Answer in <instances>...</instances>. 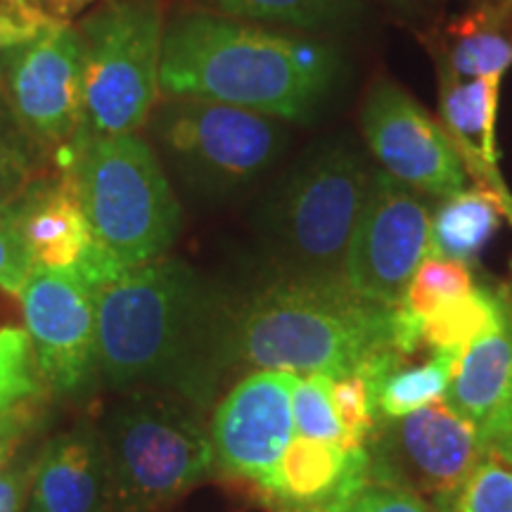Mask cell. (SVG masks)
Wrapping results in <instances>:
<instances>
[{
  "mask_svg": "<svg viewBox=\"0 0 512 512\" xmlns=\"http://www.w3.org/2000/svg\"><path fill=\"white\" fill-rule=\"evenodd\" d=\"M230 294L162 256L95 292L100 380L114 392L178 394L211 411L228 380Z\"/></svg>",
  "mask_w": 512,
  "mask_h": 512,
  "instance_id": "obj_1",
  "label": "cell"
},
{
  "mask_svg": "<svg viewBox=\"0 0 512 512\" xmlns=\"http://www.w3.org/2000/svg\"><path fill=\"white\" fill-rule=\"evenodd\" d=\"M330 43L219 12H178L164 27L159 91L306 124L335 91Z\"/></svg>",
  "mask_w": 512,
  "mask_h": 512,
  "instance_id": "obj_2",
  "label": "cell"
},
{
  "mask_svg": "<svg viewBox=\"0 0 512 512\" xmlns=\"http://www.w3.org/2000/svg\"><path fill=\"white\" fill-rule=\"evenodd\" d=\"M228 373L283 370L292 375H354L396 351V311L356 294L347 280L271 273L230 297Z\"/></svg>",
  "mask_w": 512,
  "mask_h": 512,
  "instance_id": "obj_3",
  "label": "cell"
},
{
  "mask_svg": "<svg viewBox=\"0 0 512 512\" xmlns=\"http://www.w3.org/2000/svg\"><path fill=\"white\" fill-rule=\"evenodd\" d=\"M373 171L347 136L318 140L294 159L254 211L256 238L271 273L344 280Z\"/></svg>",
  "mask_w": 512,
  "mask_h": 512,
  "instance_id": "obj_4",
  "label": "cell"
},
{
  "mask_svg": "<svg viewBox=\"0 0 512 512\" xmlns=\"http://www.w3.org/2000/svg\"><path fill=\"white\" fill-rule=\"evenodd\" d=\"M53 164L72 171L93 242L124 273L162 259L176 245L181 197L145 136L74 138Z\"/></svg>",
  "mask_w": 512,
  "mask_h": 512,
  "instance_id": "obj_5",
  "label": "cell"
},
{
  "mask_svg": "<svg viewBox=\"0 0 512 512\" xmlns=\"http://www.w3.org/2000/svg\"><path fill=\"white\" fill-rule=\"evenodd\" d=\"M207 415L178 394H119L98 420L112 512H162L216 475Z\"/></svg>",
  "mask_w": 512,
  "mask_h": 512,
  "instance_id": "obj_6",
  "label": "cell"
},
{
  "mask_svg": "<svg viewBox=\"0 0 512 512\" xmlns=\"http://www.w3.org/2000/svg\"><path fill=\"white\" fill-rule=\"evenodd\" d=\"M145 138L174 188L190 200L219 204L264 178L290 143L287 121L192 98H159Z\"/></svg>",
  "mask_w": 512,
  "mask_h": 512,
  "instance_id": "obj_7",
  "label": "cell"
},
{
  "mask_svg": "<svg viewBox=\"0 0 512 512\" xmlns=\"http://www.w3.org/2000/svg\"><path fill=\"white\" fill-rule=\"evenodd\" d=\"M86 43L83 119L74 138L140 133L162 98L159 0H102L81 19Z\"/></svg>",
  "mask_w": 512,
  "mask_h": 512,
  "instance_id": "obj_8",
  "label": "cell"
},
{
  "mask_svg": "<svg viewBox=\"0 0 512 512\" xmlns=\"http://www.w3.org/2000/svg\"><path fill=\"white\" fill-rule=\"evenodd\" d=\"M0 91L48 159L72 143L83 119L86 43L79 27H43L0 50Z\"/></svg>",
  "mask_w": 512,
  "mask_h": 512,
  "instance_id": "obj_9",
  "label": "cell"
},
{
  "mask_svg": "<svg viewBox=\"0 0 512 512\" xmlns=\"http://www.w3.org/2000/svg\"><path fill=\"white\" fill-rule=\"evenodd\" d=\"M430 228V197L375 169L349 245L347 285L370 302L396 309L422 259L430 254Z\"/></svg>",
  "mask_w": 512,
  "mask_h": 512,
  "instance_id": "obj_10",
  "label": "cell"
},
{
  "mask_svg": "<svg viewBox=\"0 0 512 512\" xmlns=\"http://www.w3.org/2000/svg\"><path fill=\"white\" fill-rule=\"evenodd\" d=\"M38 373L60 399H83L100 380L95 294L74 271L31 268L19 292Z\"/></svg>",
  "mask_w": 512,
  "mask_h": 512,
  "instance_id": "obj_11",
  "label": "cell"
},
{
  "mask_svg": "<svg viewBox=\"0 0 512 512\" xmlns=\"http://www.w3.org/2000/svg\"><path fill=\"white\" fill-rule=\"evenodd\" d=\"M363 138L382 171L408 188L446 200L470 183L453 138L434 117L389 79H377L361 112Z\"/></svg>",
  "mask_w": 512,
  "mask_h": 512,
  "instance_id": "obj_12",
  "label": "cell"
},
{
  "mask_svg": "<svg viewBox=\"0 0 512 512\" xmlns=\"http://www.w3.org/2000/svg\"><path fill=\"white\" fill-rule=\"evenodd\" d=\"M297 375L254 370L242 375L211 408L209 437L214 470L256 489L264 484L297 437L292 392Z\"/></svg>",
  "mask_w": 512,
  "mask_h": 512,
  "instance_id": "obj_13",
  "label": "cell"
},
{
  "mask_svg": "<svg viewBox=\"0 0 512 512\" xmlns=\"http://www.w3.org/2000/svg\"><path fill=\"white\" fill-rule=\"evenodd\" d=\"M486 441L444 399L406 418L377 422L368 441L373 479L437 498L467 475Z\"/></svg>",
  "mask_w": 512,
  "mask_h": 512,
  "instance_id": "obj_14",
  "label": "cell"
},
{
  "mask_svg": "<svg viewBox=\"0 0 512 512\" xmlns=\"http://www.w3.org/2000/svg\"><path fill=\"white\" fill-rule=\"evenodd\" d=\"M373 477V456L366 446L294 437L271 477L254 489L273 510L328 508L344 512Z\"/></svg>",
  "mask_w": 512,
  "mask_h": 512,
  "instance_id": "obj_15",
  "label": "cell"
},
{
  "mask_svg": "<svg viewBox=\"0 0 512 512\" xmlns=\"http://www.w3.org/2000/svg\"><path fill=\"white\" fill-rule=\"evenodd\" d=\"M27 512H112L98 422L79 420L43 441Z\"/></svg>",
  "mask_w": 512,
  "mask_h": 512,
  "instance_id": "obj_16",
  "label": "cell"
},
{
  "mask_svg": "<svg viewBox=\"0 0 512 512\" xmlns=\"http://www.w3.org/2000/svg\"><path fill=\"white\" fill-rule=\"evenodd\" d=\"M503 76L451 79L439 76V119L456 143L467 174L477 185L496 192L512 223V192L501 176L498 152V102Z\"/></svg>",
  "mask_w": 512,
  "mask_h": 512,
  "instance_id": "obj_17",
  "label": "cell"
},
{
  "mask_svg": "<svg viewBox=\"0 0 512 512\" xmlns=\"http://www.w3.org/2000/svg\"><path fill=\"white\" fill-rule=\"evenodd\" d=\"M444 401L463 415L484 441L512 430V309L463 351Z\"/></svg>",
  "mask_w": 512,
  "mask_h": 512,
  "instance_id": "obj_18",
  "label": "cell"
},
{
  "mask_svg": "<svg viewBox=\"0 0 512 512\" xmlns=\"http://www.w3.org/2000/svg\"><path fill=\"white\" fill-rule=\"evenodd\" d=\"M19 200L34 268L74 271L91 247L93 233L83 214L72 171H43L27 185Z\"/></svg>",
  "mask_w": 512,
  "mask_h": 512,
  "instance_id": "obj_19",
  "label": "cell"
},
{
  "mask_svg": "<svg viewBox=\"0 0 512 512\" xmlns=\"http://www.w3.org/2000/svg\"><path fill=\"white\" fill-rule=\"evenodd\" d=\"M439 76L484 79L512 69V17L496 0L472 5L446 24L437 41Z\"/></svg>",
  "mask_w": 512,
  "mask_h": 512,
  "instance_id": "obj_20",
  "label": "cell"
},
{
  "mask_svg": "<svg viewBox=\"0 0 512 512\" xmlns=\"http://www.w3.org/2000/svg\"><path fill=\"white\" fill-rule=\"evenodd\" d=\"M463 358L460 349L432 351L422 366H406L401 354L384 351L358 370V375L368 382L373 396L377 422L406 418L430 403L444 399L448 382L456 375V368Z\"/></svg>",
  "mask_w": 512,
  "mask_h": 512,
  "instance_id": "obj_21",
  "label": "cell"
},
{
  "mask_svg": "<svg viewBox=\"0 0 512 512\" xmlns=\"http://www.w3.org/2000/svg\"><path fill=\"white\" fill-rule=\"evenodd\" d=\"M503 219V202L482 185L446 197L439 209L432 211L430 254L470 264L494 240Z\"/></svg>",
  "mask_w": 512,
  "mask_h": 512,
  "instance_id": "obj_22",
  "label": "cell"
},
{
  "mask_svg": "<svg viewBox=\"0 0 512 512\" xmlns=\"http://www.w3.org/2000/svg\"><path fill=\"white\" fill-rule=\"evenodd\" d=\"M430 505L434 512H512V430L486 441L467 475Z\"/></svg>",
  "mask_w": 512,
  "mask_h": 512,
  "instance_id": "obj_23",
  "label": "cell"
},
{
  "mask_svg": "<svg viewBox=\"0 0 512 512\" xmlns=\"http://www.w3.org/2000/svg\"><path fill=\"white\" fill-rule=\"evenodd\" d=\"M508 309V290L475 287L456 302L441 306L422 320V347L430 351H465L475 339L489 332Z\"/></svg>",
  "mask_w": 512,
  "mask_h": 512,
  "instance_id": "obj_24",
  "label": "cell"
},
{
  "mask_svg": "<svg viewBox=\"0 0 512 512\" xmlns=\"http://www.w3.org/2000/svg\"><path fill=\"white\" fill-rule=\"evenodd\" d=\"M351 0H207L214 12L275 29L320 31L347 12Z\"/></svg>",
  "mask_w": 512,
  "mask_h": 512,
  "instance_id": "obj_25",
  "label": "cell"
},
{
  "mask_svg": "<svg viewBox=\"0 0 512 512\" xmlns=\"http://www.w3.org/2000/svg\"><path fill=\"white\" fill-rule=\"evenodd\" d=\"M475 287V275L470 271V264L446 259V256L439 254H427L411 278V283H408V290L403 294V302L399 306L408 316L422 323L441 306L465 297Z\"/></svg>",
  "mask_w": 512,
  "mask_h": 512,
  "instance_id": "obj_26",
  "label": "cell"
},
{
  "mask_svg": "<svg viewBox=\"0 0 512 512\" xmlns=\"http://www.w3.org/2000/svg\"><path fill=\"white\" fill-rule=\"evenodd\" d=\"M48 157L38 147L0 91V207L15 202L43 174Z\"/></svg>",
  "mask_w": 512,
  "mask_h": 512,
  "instance_id": "obj_27",
  "label": "cell"
},
{
  "mask_svg": "<svg viewBox=\"0 0 512 512\" xmlns=\"http://www.w3.org/2000/svg\"><path fill=\"white\" fill-rule=\"evenodd\" d=\"M41 394L50 392L38 373L27 330L0 328V413Z\"/></svg>",
  "mask_w": 512,
  "mask_h": 512,
  "instance_id": "obj_28",
  "label": "cell"
},
{
  "mask_svg": "<svg viewBox=\"0 0 512 512\" xmlns=\"http://www.w3.org/2000/svg\"><path fill=\"white\" fill-rule=\"evenodd\" d=\"M292 415L297 437L344 444L335 406H332V377L297 375L292 392Z\"/></svg>",
  "mask_w": 512,
  "mask_h": 512,
  "instance_id": "obj_29",
  "label": "cell"
},
{
  "mask_svg": "<svg viewBox=\"0 0 512 512\" xmlns=\"http://www.w3.org/2000/svg\"><path fill=\"white\" fill-rule=\"evenodd\" d=\"M332 406L342 425L344 446H366L377 430L373 396L361 375H344L332 380Z\"/></svg>",
  "mask_w": 512,
  "mask_h": 512,
  "instance_id": "obj_30",
  "label": "cell"
},
{
  "mask_svg": "<svg viewBox=\"0 0 512 512\" xmlns=\"http://www.w3.org/2000/svg\"><path fill=\"white\" fill-rule=\"evenodd\" d=\"M19 197L0 207V290L15 294V297H19L22 285L27 283L31 268H34L27 238H24Z\"/></svg>",
  "mask_w": 512,
  "mask_h": 512,
  "instance_id": "obj_31",
  "label": "cell"
},
{
  "mask_svg": "<svg viewBox=\"0 0 512 512\" xmlns=\"http://www.w3.org/2000/svg\"><path fill=\"white\" fill-rule=\"evenodd\" d=\"M50 394L31 396L0 413V467L31 439L43 437L50 422Z\"/></svg>",
  "mask_w": 512,
  "mask_h": 512,
  "instance_id": "obj_32",
  "label": "cell"
},
{
  "mask_svg": "<svg viewBox=\"0 0 512 512\" xmlns=\"http://www.w3.org/2000/svg\"><path fill=\"white\" fill-rule=\"evenodd\" d=\"M43 441L46 439L41 437L31 439L0 467V512H27Z\"/></svg>",
  "mask_w": 512,
  "mask_h": 512,
  "instance_id": "obj_33",
  "label": "cell"
},
{
  "mask_svg": "<svg viewBox=\"0 0 512 512\" xmlns=\"http://www.w3.org/2000/svg\"><path fill=\"white\" fill-rule=\"evenodd\" d=\"M344 512H434L425 496L396 482L373 479Z\"/></svg>",
  "mask_w": 512,
  "mask_h": 512,
  "instance_id": "obj_34",
  "label": "cell"
},
{
  "mask_svg": "<svg viewBox=\"0 0 512 512\" xmlns=\"http://www.w3.org/2000/svg\"><path fill=\"white\" fill-rule=\"evenodd\" d=\"M102 0H0V10L22 19L31 27H57V24H72L74 17Z\"/></svg>",
  "mask_w": 512,
  "mask_h": 512,
  "instance_id": "obj_35",
  "label": "cell"
},
{
  "mask_svg": "<svg viewBox=\"0 0 512 512\" xmlns=\"http://www.w3.org/2000/svg\"><path fill=\"white\" fill-rule=\"evenodd\" d=\"M38 31L41 29L31 27V24L22 22V19L12 17V15H8V12L0 10V50L29 41L31 36L38 34Z\"/></svg>",
  "mask_w": 512,
  "mask_h": 512,
  "instance_id": "obj_36",
  "label": "cell"
},
{
  "mask_svg": "<svg viewBox=\"0 0 512 512\" xmlns=\"http://www.w3.org/2000/svg\"><path fill=\"white\" fill-rule=\"evenodd\" d=\"M275 512H332L328 508H278Z\"/></svg>",
  "mask_w": 512,
  "mask_h": 512,
  "instance_id": "obj_37",
  "label": "cell"
},
{
  "mask_svg": "<svg viewBox=\"0 0 512 512\" xmlns=\"http://www.w3.org/2000/svg\"><path fill=\"white\" fill-rule=\"evenodd\" d=\"M498 5H501L503 12H508V15L512 17V0H496Z\"/></svg>",
  "mask_w": 512,
  "mask_h": 512,
  "instance_id": "obj_38",
  "label": "cell"
},
{
  "mask_svg": "<svg viewBox=\"0 0 512 512\" xmlns=\"http://www.w3.org/2000/svg\"><path fill=\"white\" fill-rule=\"evenodd\" d=\"M508 299H510V309H512V290H508Z\"/></svg>",
  "mask_w": 512,
  "mask_h": 512,
  "instance_id": "obj_39",
  "label": "cell"
}]
</instances>
